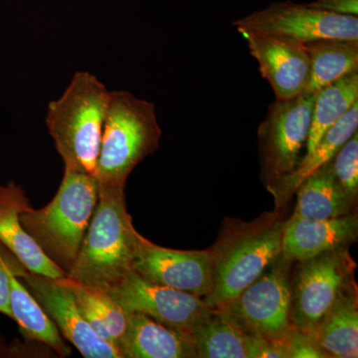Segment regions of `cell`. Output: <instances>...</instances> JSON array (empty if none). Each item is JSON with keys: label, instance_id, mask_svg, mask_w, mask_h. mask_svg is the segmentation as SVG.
<instances>
[{"label": "cell", "instance_id": "4316f807", "mask_svg": "<svg viewBox=\"0 0 358 358\" xmlns=\"http://www.w3.org/2000/svg\"><path fill=\"white\" fill-rule=\"evenodd\" d=\"M308 6L327 13L341 15H358V0H315L308 2Z\"/></svg>", "mask_w": 358, "mask_h": 358}, {"label": "cell", "instance_id": "3957f363", "mask_svg": "<svg viewBox=\"0 0 358 358\" xmlns=\"http://www.w3.org/2000/svg\"><path fill=\"white\" fill-rule=\"evenodd\" d=\"M98 199L95 176L64 169L62 182L49 204L41 209L29 205L20 213L26 232L66 275L76 261Z\"/></svg>", "mask_w": 358, "mask_h": 358}, {"label": "cell", "instance_id": "2e32d148", "mask_svg": "<svg viewBox=\"0 0 358 358\" xmlns=\"http://www.w3.org/2000/svg\"><path fill=\"white\" fill-rule=\"evenodd\" d=\"M128 313L119 346L122 358H199L192 334L178 331L143 313Z\"/></svg>", "mask_w": 358, "mask_h": 358}, {"label": "cell", "instance_id": "ba28073f", "mask_svg": "<svg viewBox=\"0 0 358 358\" xmlns=\"http://www.w3.org/2000/svg\"><path fill=\"white\" fill-rule=\"evenodd\" d=\"M317 92H305L288 100H275L258 129L266 186L291 173L307 145Z\"/></svg>", "mask_w": 358, "mask_h": 358}, {"label": "cell", "instance_id": "44dd1931", "mask_svg": "<svg viewBox=\"0 0 358 358\" xmlns=\"http://www.w3.org/2000/svg\"><path fill=\"white\" fill-rule=\"evenodd\" d=\"M296 193L294 215L303 218L343 217L352 214L355 204L336 182L331 160L310 174Z\"/></svg>", "mask_w": 358, "mask_h": 358}, {"label": "cell", "instance_id": "7a4b0ae2", "mask_svg": "<svg viewBox=\"0 0 358 358\" xmlns=\"http://www.w3.org/2000/svg\"><path fill=\"white\" fill-rule=\"evenodd\" d=\"M110 92L89 72H76L63 95L52 101L46 124L66 171L95 176Z\"/></svg>", "mask_w": 358, "mask_h": 358}, {"label": "cell", "instance_id": "9c48e42d", "mask_svg": "<svg viewBox=\"0 0 358 358\" xmlns=\"http://www.w3.org/2000/svg\"><path fill=\"white\" fill-rule=\"evenodd\" d=\"M238 32L270 35L307 43L313 40H358V17L327 13L308 3L273 2L233 23Z\"/></svg>", "mask_w": 358, "mask_h": 358}, {"label": "cell", "instance_id": "4fadbf2b", "mask_svg": "<svg viewBox=\"0 0 358 358\" xmlns=\"http://www.w3.org/2000/svg\"><path fill=\"white\" fill-rule=\"evenodd\" d=\"M240 34L258 62L261 75L272 87L275 100H288L307 92L310 60L305 45L270 35Z\"/></svg>", "mask_w": 358, "mask_h": 358}, {"label": "cell", "instance_id": "7402d4cb", "mask_svg": "<svg viewBox=\"0 0 358 358\" xmlns=\"http://www.w3.org/2000/svg\"><path fill=\"white\" fill-rule=\"evenodd\" d=\"M310 60L307 92H317L358 73V40L324 38L303 43Z\"/></svg>", "mask_w": 358, "mask_h": 358}, {"label": "cell", "instance_id": "8fae6325", "mask_svg": "<svg viewBox=\"0 0 358 358\" xmlns=\"http://www.w3.org/2000/svg\"><path fill=\"white\" fill-rule=\"evenodd\" d=\"M212 249L185 251L155 245L140 236L134 271L148 281L203 299L213 288Z\"/></svg>", "mask_w": 358, "mask_h": 358}, {"label": "cell", "instance_id": "d4e9b609", "mask_svg": "<svg viewBox=\"0 0 358 358\" xmlns=\"http://www.w3.org/2000/svg\"><path fill=\"white\" fill-rule=\"evenodd\" d=\"M26 268L21 265L20 261L15 258L0 243V313L11 317L10 306V282L9 275L14 273L21 277L26 272Z\"/></svg>", "mask_w": 358, "mask_h": 358}, {"label": "cell", "instance_id": "30bf717a", "mask_svg": "<svg viewBox=\"0 0 358 358\" xmlns=\"http://www.w3.org/2000/svg\"><path fill=\"white\" fill-rule=\"evenodd\" d=\"M107 293L124 312L143 313L164 326L190 334L213 310L202 299L148 281L136 271Z\"/></svg>", "mask_w": 358, "mask_h": 358}, {"label": "cell", "instance_id": "52a82bcc", "mask_svg": "<svg viewBox=\"0 0 358 358\" xmlns=\"http://www.w3.org/2000/svg\"><path fill=\"white\" fill-rule=\"evenodd\" d=\"M292 261L280 255L234 300L217 308L246 333L285 341L291 331Z\"/></svg>", "mask_w": 358, "mask_h": 358}, {"label": "cell", "instance_id": "8992f818", "mask_svg": "<svg viewBox=\"0 0 358 358\" xmlns=\"http://www.w3.org/2000/svg\"><path fill=\"white\" fill-rule=\"evenodd\" d=\"M350 246L298 262L292 280V326L312 334L331 306L355 287V264Z\"/></svg>", "mask_w": 358, "mask_h": 358}, {"label": "cell", "instance_id": "277c9868", "mask_svg": "<svg viewBox=\"0 0 358 358\" xmlns=\"http://www.w3.org/2000/svg\"><path fill=\"white\" fill-rule=\"evenodd\" d=\"M282 226L275 213L225 226L211 248L215 264L213 288L203 299L207 307L217 308L234 300L281 255Z\"/></svg>", "mask_w": 358, "mask_h": 358}, {"label": "cell", "instance_id": "ffe728a7", "mask_svg": "<svg viewBox=\"0 0 358 358\" xmlns=\"http://www.w3.org/2000/svg\"><path fill=\"white\" fill-rule=\"evenodd\" d=\"M9 282L11 319L15 320L25 339L43 343L57 353L59 357H69L71 348L66 345L58 327L29 289L22 284L20 278L14 273L9 275Z\"/></svg>", "mask_w": 358, "mask_h": 358}, {"label": "cell", "instance_id": "484cf974", "mask_svg": "<svg viewBox=\"0 0 358 358\" xmlns=\"http://www.w3.org/2000/svg\"><path fill=\"white\" fill-rule=\"evenodd\" d=\"M287 358H327L312 334L292 327L286 338Z\"/></svg>", "mask_w": 358, "mask_h": 358}, {"label": "cell", "instance_id": "603a6c76", "mask_svg": "<svg viewBox=\"0 0 358 358\" xmlns=\"http://www.w3.org/2000/svg\"><path fill=\"white\" fill-rule=\"evenodd\" d=\"M358 101V73L341 78L317 91L306 148L310 154L327 134ZM306 154V155H307Z\"/></svg>", "mask_w": 358, "mask_h": 358}, {"label": "cell", "instance_id": "9a60e30c", "mask_svg": "<svg viewBox=\"0 0 358 358\" xmlns=\"http://www.w3.org/2000/svg\"><path fill=\"white\" fill-rule=\"evenodd\" d=\"M29 205L24 190L13 181L0 186V243L28 272L52 279L64 278L66 273L47 258L21 224L20 213Z\"/></svg>", "mask_w": 358, "mask_h": 358}, {"label": "cell", "instance_id": "cb8c5ba5", "mask_svg": "<svg viewBox=\"0 0 358 358\" xmlns=\"http://www.w3.org/2000/svg\"><path fill=\"white\" fill-rule=\"evenodd\" d=\"M336 182L348 199L357 201L358 195V131L350 136L331 160Z\"/></svg>", "mask_w": 358, "mask_h": 358}, {"label": "cell", "instance_id": "5bb4252c", "mask_svg": "<svg viewBox=\"0 0 358 358\" xmlns=\"http://www.w3.org/2000/svg\"><path fill=\"white\" fill-rule=\"evenodd\" d=\"M357 216L355 214L331 219H310L292 215L284 222L282 255L288 260H308L324 252L350 246L357 241Z\"/></svg>", "mask_w": 358, "mask_h": 358}, {"label": "cell", "instance_id": "5b68a950", "mask_svg": "<svg viewBox=\"0 0 358 358\" xmlns=\"http://www.w3.org/2000/svg\"><path fill=\"white\" fill-rule=\"evenodd\" d=\"M160 136L155 103L129 92H110L96 160L98 186L124 189L131 171L159 148Z\"/></svg>", "mask_w": 358, "mask_h": 358}, {"label": "cell", "instance_id": "7c38bea8", "mask_svg": "<svg viewBox=\"0 0 358 358\" xmlns=\"http://www.w3.org/2000/svg\"><path fill=\"white\" fill-rule=\"evenodd\" d=\"M38 301L59 331L85 358H122L120 352L102 341L85 320L70 289L59 279L26 271L20 277Z\"/></svg>", "mask_w": 358, "mask_h": 358}, {"label": "cell", "instance_id": "6da1fadb", "mask_svg": "<svg viewBox=\"0 0 358 358\" xmlns=\"http://www.w3.org/2000/svg\"><path fill=\"white\" fill-rule=\"evenodd\" d=\"M98 189V203L67 277L107 293L134 271L141 234L127 209L124 189Z\"/></svg>", "mask_w": 358, "mask_h": 358}, {"label": "cell", "instance_id": "e0dca14e", "mask_svg": "<svg viewBox=\"0 0 358 358\" xmlns=\"http://www.w3.org/2000/svg\"><path fill=\"white\" fill-rule=\"evenodd\" d=\"M358 101L343 117L322 136L317 147L310 154L301 157L291 173L278 179L267 186L274 196L277 208L284 206L296 190L310 176L333 160L339 148L358 131Z\"/></svg>", "mask_w": 358, "mask_h": 358}, {"label": "cell", "instance_id": "d6986e66", "mask_svg": "<svg viewBox=\"0 0 358 358\" xmlns=\"http://www.w3.org/2000/svg\"><path fill=\"white\" fill-rule=\"evenodd\" d=\"M192 336L199 358H255L257 336L246 333L217 308Z\"/></svg>", "mask_w": 358, "mask_h": 358}, {"label": "cell", "instance_id": "ac0fdd59", "mask_svg": "<svg viewBox=\"0 0 358 358\" xmlns=\"http://www.w3.org/2000/svg\"><path fill=\"white\" fill-rule=\"evenodd\" d=\"M357 299L355 285L331 306L310 334L327 358L358 357Z\"/></svg>", "mask_w": 358, "mask_h": 358}]
</instances>
